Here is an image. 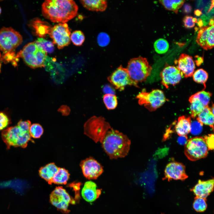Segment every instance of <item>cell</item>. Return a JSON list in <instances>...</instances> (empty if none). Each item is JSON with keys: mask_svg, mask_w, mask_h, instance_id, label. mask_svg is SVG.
Masks as SVG:
<instances>
[{"mask_svg": "<svg viewBox=\"0 0 214 214\" xmlns=\"http://www.w3.org/2000/svg\"><path fill=\"white\" fill-rule=\"evenodd\" d=\"M78 7L72 0H47L42 5V13L54 23H65L76 15Z\"/></svg>", "mask_w": 214, "mask_h": 214, "instance_id": "obj_1", "label": "cell"}, {"mask_svg": "<svg viewBox=\"0 0 214 214\" xmlns=\"http://www.w3.org/2000/svg\"><path fill=\"white\" fill-rule=\"evenodd\" d=\"M101 143L109 158L113 159L127 156L130 149L131 141L126 135L111 128L107 131Z\"/></svg>", "mask_w": 214, "mask_h": 214, "instance_id": "obj_2", "label": "cell"}, {"mask_svg": "<svg viewBox=\"0 0 214 214\" xmlns=\"http://www.w3.org/2000/svg\"><path fill=\"white\" fill-rule=\"evenodd\" d=\"M17 56L18 58L21 57L29 67L35 68L45 67L47 54L34 42L29 43L25 46Z\"/></svg>", "mask_w": 214, "mask_h": 214, "instance_id": "obj_3", "label": "cell"}, {"mask_svg": "<svg viewBox=\"0 0 214 214\" xmlns=\"http://www.w3.org/2000/svg\"><path fill=\"white\" fill-rule=\"evenodd\" d=\"M84 133L95 143H101L107 131L111 128L103 117L93 116L85 123Z\"/></svg>", "mask_w": 214, "mask_h": 214, "instance_id": "obj_4", "label": "cell"}, {"mask_svg": "<svg viewBox=\"0 0 214 214\" xmlns=\"http://www.w3.org/2000/svg\"><path fill=\"white\" fill-rule=\"evenodd\" d=\"M1 137L7 148L11 146L25 148L29 142L32 140L29 132L23 131L18 125L4 130Z\"/></svg>", "mask_w": 214, "mask_h": 214, "instance_id": "obj_5", "label": "cell"}, {"mask_svg": "<svg viewBox=\"0 0 214 214\" xmlns=\"http://www.w3.org/2000/svg\"><path fill=\"white\" fill-rule=\"evenodd\" d=\"M126 69L131 78L137 83L145 81L152 70L147 59L141 56L131 59Z\"/></svg>", "mask_w": 214, "mask_h": 214, "instance_id": "obj_6", "label": "cell"}, {"mask_svg": "<svg viewBox=\"0 0 214 214\" xmlns=\"http://www.w3.org/2000/svg\"><path fill=\"white\" fill-rule=\"evenodd\" d=\"M139 104L143 105L150 111H152L161 106L166 99L163 92L161 90L156 89L147 92L145 89L136 96Z\"/></svg>", "mask_w": 214, "mask_h": 214, "instance_id": "obj_7", "label": "cell"}, {"mask_svg": "<svg viewBox=\"0 0 214 214\" xmlns=\"http://www.w3.org/2000/svg\"><path fill=\"white\" fill-rule=\"evenodd\" d=\"M208 149L204 138L196 137L188 140L185 144L184 153L190 160L195 161L206 157Z\"/></svg>", "mask_w": 214, "mask_h": 214, "instance_id": "obj_8", "label": "cell"}, {"mask_svg": "<svg viewBox=\"0 0 214 214\" xmlns=\"http://www.w3.org/2000/svg\"><path fill=\"white\" fill-rule=\"evenodd\" d=\"M22 36L11 27L0 29V50L6 53L12 51L22 43Z\"/></svg>", "mask_w": 214, "mask_h": 214, "instance_id": "obj_9", "label": "cell"}, {"mask_svg": "<svg viewBox=\"0 0 214 214\" xmlns=\"http://www.w3.org/2000/svg\"><path fill=\"white\" fill-rule=\"evenodd\" d=\"M108 80L115 89L119 91L123 90L128 85L139 87L137 82L130 77L126 68L120 65L109 76Z\"/></svg>", "mask_w": 214, "mask_h": 214, "instance_id": "obj_10", "label": "cell"}, {"mask_svg": "<svg viewBox=\"0 0 214 214\" xmlns=\"http://www.w3.org/2000/svg\"><path fill=\"white\" fill-rule=\"evenodd\" d=\"M70 30L66 23H60L52 27L49 35L53 43L62 49L68 45L70 42Z\"/></svg>", "mask_w": 214, "mask_h": 214, "instance_id": "obj_11", "label": "cell"}, {"mask_svg": "<svg viewBox=\"0 0 214 214\" xmlns=\"http://www.w3.org/2000/svg\"><path fill=\"white\" fill-rule=\"evenodd\" d=\"M50 202L57 209L66 212L72 202L71 198L66 191L62 187H56L50 195Z\"/></svg>", "mask_w": 214, "mask_h": 214, "instance_id": "obj_12", "label": "cell"}, {"mask_svg": "<svg viewBox=\"0 0 214 214\" xmlns=\"http://www.w3.org/2000/svg\"><path fill=\"white\" fill-rule=\"evenodd\" d=\"M80 166L84 175L88 179H96L103 172L102 165L91 157L82 160Z\"/></svg>", "mask_w": 214, "mask_h": 214, "instance_id": "obj_13", "label": "cell"}, {"mask_svg": "<svg viewBox=\"0 0 214 214\" xmlns=\"http://www.w3.org/2000/svg\"><path fill=\"white\" fill-rule=\"evenodd\" d=\"M164 175L163 179L168 181L172 180L184 181L188 177L185 166L181 163L175 161L170 162L167 165Z\"/></svg>", "mask_w": 214, "mask_h": 214, "instance_id": "obj_14", "label": "cell"}, {"mask_svg": "<svg viewBox=\"0 0 214 214\" xmlns=\"http://www.w3.org/2000/svg\"><path fill=\"white\" fill-rule=\"evenodd\" d=\"M214 25L202 27L198 31L196 41L205 50L212 48L214 46Z\"/></svg>", "mask_w": 214, "mask_h": 214, "instance_id": "obj_15", "label": "cell"}, {"mask_svg": "<svg viewBox=\"0 0 214 214\" xmlns=\"http://www.w3.org/2000/svg\"><path fill=\"white\" fill-rule=\"evenodd\" d=\"M160 75L162 84L167 88L169 85L174 86L179 83L182 77L180 71L176 67L171 66L165 67Z\"/></svg>", "mask_w": 214, "mask_h": 214, "instance_id": "obj_16", "label": "cell"}, {"mask_svg": "<svg viewBox=\"0 0 214 214\" xmlns=\"http://www.w3.org/2000/svg\"><path fill=\"white\" fill-rule=\"evenodd\" d=\"M175 63L180 71L182 77L187 78L192 76L195 66L192 57L185 54H181Z\"/></svg>", "mask_w": 214, "mask_h": 214, "instance_id": "obj_17", "label": "cell"}, {"mask_svg": "<svg viewBox=\"0 0 214 214\" xmlns=\"http://www.w3.org/2000/svg\"><path fill=\"white\" fill-rule=\"evenodd\" d=\"M101 193V190L98 189L96 184L91 181L85 182L81 192L82 198L86 202L90 203L96 200Z\"/></svg>", "mask_w": 214, "mask_h": 214, "instance_id": "obj_18", "label": "cell"}, {"mask_svg": "<svg viewBox=\"0 0 214 214\" xmlns=\"http://www.w3.org/2000/svg\"><path fill=\"white\" fill-rule=\"evenodd\" d=\"M214 183L213 179L206 181L199 180L191 191L196 197L206 198L213 191Z\"/></svg>", "mask_w": 214, "mask_h": 214, "instance_id": "obj_19", "label": "cell"}, {"mask_svg": "<svg viewBox=\"0 0 214 214\" xmlns=\"http://www.w3.org/2000/svg\"><path fill=\"white\" fill-rule=\"evenodd\" d=\"M29 24L33 33L38 37L42 38L49 35L52 28L51 25L47 22L38 18L32 20Z\"/></svg>", "mask_w": 214, "mask_h": 214, "instance_id": "obj_20", "label": "cell"}, {"mask_svg": "<svg viewBox=\"0 0 214 214\" xmlns=\"http://www.w3.org/2000/svg\"><path fill=\"white\" fill-rule=\"evenodd\" d=\"M191 119L189 117L182 116L174 122L175 131L180 136H187L190 132Z\"/></svg>", "mask_w": 214, "mask_h": 214, "instance_id": "obj_21", "label": "cell"}, {"mask_svg": "<svg viewBox=\"0 0 214 214\" xmlns=\"http://www.w3.org/2000/svg\"><path fill=\"white\" fill-rule=\"evenodd\" d=\"M59 168L54 163H50L40 168L39 174L42 178L51 184Z\"/></svg>", "mask_w": 214, "mask_h": 214, "instance_id": "obj_22", "label": "cell"}, {"mask_svg": "<svg viewBox=\"0 0 214 214\" xmlns=\"http://www.w3.org/2000/svg\"><path fill=\"white\" fill-rule=\"evenodd\" d=\"M196 117V120L202 125H208L213 129L214 114L208 106L205 107Z\"/></svg>", "mask_w": 214, "mask_h": 214, "instance_id": "obj_23", "label": "cell"}, {"mask_svg": "<svg viewBox=\"0 0 214 214\" xmlns=\"http://www.w3.org/2000/svg\"><path fill=\"white\" fill-rule=\"evenodd\" d=\"M80 2L86 9L96 11H104L107 7L106 0H81Z\"/></svg>", "mask_w": 214, "mask_h": 214, "instance_id": "obj_24", "label": "cell"}, {"mask_svg": "<svg viewBox=\"0 0 214 214\" xmlns=\"http://www.w3.org/2000/svg\"><path fill=\"white\" fill-rule=\"evenodd\" d=\"M190 103V113L191 117L194 118L206 107L197 97L195 94L191 95L189 99Z\"/></svg>", "mask_w": 214, "mask_h": 214, "instance_id": "obj_25", "label": "cell"}, {"mask_svg": "<svg viewBox=\"0 0 214 214\" xmlns=\"http://www.w3.org/2000/svg\"><path fill=\"white\" fill-rule=\"evenodd\" d=\"M69 177L70 174L67 170L64 168H59L53 177L51 183L57 185L65 184L67 182Z\"/></svg>", "mask_w": 214, "mask_h": 214, "instance_id": "obj_26", "label": "cell"}, {"mask_svg": "<svg viewBox=\"0 0 214 214\" xmlns=\"http://www.w3.org/2000/svg\"><path fill=\"white\" fill-rule=\"evenodd\" d=\"M164 7L167 10L172 11L177 13L179 9L184 4L185 0H160L159 1Z\"/></svg>", "mask_w": 214, "mask_h": 214, "instance_id": "obj_27", "label": "cell"}, {"mask_svg": "<svg viewBox=\"0 0 214 214\" xmlns=\"http://www.w3.org/2000/svg\"><path fill=\"white\" fill-rule=\"evenodd\" d=\"M34 42L38 47L46 52L51 53L54 50L53 43L51 41L42 38H39Z\"/></svg>", "mask_w": 214, "mask_h": 214, "instance_id": "obj_28", "label": "cell"}, {"mask_svg": "<svg viewBox=\"0 0 214 214\" xmlns=\"http://www.w3.org/2000/svg\"><path fill=\"white\" fill-rule=\"evenodd\" d=\"M154 48L155 51L160 54L166 53L169 48V44L165 39L160 38L157 40L154 44Z\"/></svg>", "mask_w": 214, "mask_h": 214, "instance_id": "obj_29", "label": "cell"}, {"mask_svg": "<svg viewBox=\"0 0 214 214\" xmlns=\"http://www.w3.org/2000/svg\"><path fill=\"white\" fill-rule=\"evenodd\" d=\"M103 100L108 109H114L117 106V98L115 95L105 94L103 97Z\"/></svg>", "mask_w": 214, "mask_h": 214, "instance_id": "obj_30", "label": "cell"}, {"mask_svg": "<svg viewBox=\"0 0 214 214\" xmlns=\"http://www.w3.org/2000/svg\"><path fill=\"white\" fill-rule=\"evenodd\" d=\"M193 79L196 82L203 84L205 86V83L208 78L207 73L202 69H199L194 72L193 75Z\"/></svg>", "mask_w": 214, "mask_h": 214, "instance_id": "obj_31", "label": "cell"}, {"mask_svg": "<svg viewBox=\"0 0 214 214\" xmlns=\"http://www.w3.org/2000/svg\"><path fill=\"white\" fill-rule=\"evenodd\" d=\"M193 207L196 212H202L204 211L207 207L206 198L195 197Z\"/></svg>", "mask_w": 214, "mask_h": 214, "instance_id": "obj_32", "label": "cell"}, {"mask_svg": "<svg viewBox=\"0 0 214 214\" xmlns=\"http://www.w3.org/2000/svg\"><path fill=\"white\" fill-rule=\"evenodd\" d=\"M70 38L73 44L76 46L81 45L85 40V36L83 33L80 30L73 32Z\"/></svg>", "mask_w": 214, "mask_h": 214, "instance_id": "obj_33", "label": "cell"}, {"mask_svg": "<svg viewBox=\"0 0 214 214\" xmlns=\"http://www.w3.org/2000/svg\"><path fill=\"white\" fill-rule=\"evenodd\" d=\"M43 129L39 124L34 123L31 125L29 132L31 137L37 139L40 137L43 133Z\"/></svg>", "mask_w": 214, "mask_h": 214, "instance_id": "obj_34", "label": "cell"}, {"mask_svg": "<svg viewBox=\"0 0 214 214\" xmlns=\"http://www.w3.org/2000/svg\"><path fill=\"white\" fill-rule=\"evenodd\" d=\"M195 94L205 106H208L212 95L211 93L203 90Z\"/></svg>", "mask_w": 214, "mask_h": 214, "instance_id": "obj_35", "label": "cell"}, {"mask_svg": "<svg viewBox=\"0 0 214 214\" xmlns=\"http://www.w3.org/2000/svg\"><path fill=\"white\" fill-rule=\"evenodd\" d=\"M110 37L109 35L106 33H100L97 37V42L100 46L104 47L107 45L110 42Z\"/></svg>", "mask_w": 214, "mask_h": 214, "instance_id": "obj_36", "label": "cell"}, {"mask_svg": "<svg viewBox=\"0 0 214 214\" xmlns=\"http://www.w3.org/2000/svg\"><path fill=\"white\" fill-rule=\"evenodd\" d=\"M183 21L185 27L186 28H191L195 26V23H197V19L192 16L187 15L183 18Z\"/></svg>", "mask_w": 214, "mask_h": 214, "instance_id": "obj_37", "label": "cell"}, {"mask_svg": "<svg viewBox=\"0 0 214 214\" xmlns=\"http://www.w3.org/2000/svg\"><path fill=\"white\" fill-rule=\"evenodd\" d=\"M202 126L197 120L191 121L190 132L193 134H198L202 131Z\"/></svg>", "mask_w": 214, "mask_h": 214, "instance_id": "obj_38", "label": "cell"}, {"mask_svg": "<svg viewBox=\"0 0 214 214\" xmlns=\"http://www.w3.org/2000/svg\"><path fill=\"white\" fill-rule=\"evenodd\" d=\"M5 54L1 58L3 61L5 62H12L14 65L16 64L17 57L15 56V54L12 51L5 53Z\"/></svg>", "mask_w": 214, "mask_h": 214, "instance_id": "obj_39", "label": "cell"}, {"mask_svg": "<svg viewBox=\"0 0 214 214\" xmlns=\"http://www.w3.org/2000/svg\"><path fill=\"white\" fill-rule=\"evenodd\" d=\"M9 122L7 116L3 112H0V130L6 128L9 124Z\"/></svg>", "mask_w": 214, "mask_h": 214, "instance_id": "obj_40", "label": "cell"}, {"mask_svg": "<svg viewBox=\"0 0 214 214\" xmlns=\"http://www.w3.org/2000/svg\"><path fill=\"white\" fill-rule=\"evenodd\" d=\"M204 138L207 145L208 150H213L214 149L213 134H211L205 136Z\"/></svg>", "mask_w": 214, "mask_h": 214, "instance_id": "obj_41", "label": "cell"}, {"mask_svg": "<svg viewBox=\"0 0 214 214\" xmlns=\"http://www.w3.org/2000/svg\"><path fill=\"white\" fill-rule=\"evenodd\" d=\"M17 125L23 131L29 132L31 122L29 120L23 121L21 120L18 122Z\"/></svg>", "mask_w": 214, "mask_h": 214, "instance_id": "obj_42", "label": "cell"}, {"mask_svg": "<svg viewBox=\"0 0 214 214\" xmlns=\"http://www.w3.org/2000/svg\"><path fill=\"white\" fill-rule=\"evenodd\" d=\"M102 90L105 94H115V92L114 88L109 85L106 84L104 85L103 88Z\"/></svg>", "mask_w": 214, "mask_h": 214, "instance_id": "obj_43", "label": "cell"}, {"mask_svg": "<svg viewBox=\"0 0 214 214\" xmlns=\"http://www.w3.org/2000/svg\"><path fill=\"white\" fill-rule=\"evenodd\" d=\"M59 111L64 115H67L70 113V109L67 106H63L59 108Z\"/></svg>", "mask_w": 214, "mask_h": 214, "instance_id": "obj_44", "label": "cell"}, {"mask_svg": "<svg viewBox=\"0 0 214 214\" xmlns=\"http://www.w3.org/2000/svg\"><path fill=\"white\" fill-rule=\"evenodd\" d=\"M187 139V136H180L178 139V141L180 144H185L188 141Z\"/></svg>", "mask_w": 214, "mask_h": 214, "instance_id": "obj_45", "label": "cell"}, {"mask_svg": "<svg viewBox=\"0 0 214 214\" xmlns=\"http://www.w3.org/2000/svg\"><path fill=\"white\" fill-rule=\"evenodd\" d=\"M184 10L186 13L190 12L191 10V6L188 4H185L184 7Z\"/></svg>", "mask_w": 214, "mask_h": 214, "instance_id": "obj_46", "label": "cell"}, {"mask_svg": "<svg viewBox=\"0 0 214 214\" xmlns=\"http://www.w3.org/2000/svg\"><path fill=\"white\" fill-rule=\"evenodd\" d=\"M196 57L197 58L196 61V64L198 65H200L202 62L203 59L202 57H199L198 56H197Z\"/></svg>", "mask_w": 214, "mask_h": 214, "instance_id": "obj_47", "label": "cell"}, {"mask_svg": "<svg viewBox=\"0 0 214 214\" xmlns=\"http://www.w3.org/2000/svg\"><path fill=\"white\" fill-rule=\"evenodd\" d=\"M195 14L197 16H200L202 14L201 12L199 10H196L195 11Z\"/></svg>", "mask_w": 214, "mask_h": 214, "instance_id": "obj_48", "label": "cell"}, {"mask_svg": "<svg viewBox=\"0 0 214 214\" xmlns=\"http://www.w3.org/2000/svg\"><path fill=\"white\" fill-rule=\"evenodd\" d=\"M209 24L210 26L214 25V20L213 19H211L209 21Z\"/></svg>", "mask_w": 214, "mask_h": 214, "instance_id": "obj_49", "label": "cell"}, {"mask_svg": "<svg viewBox=\"0 0 214 214\" xmlns=\"http://www.w3.org/2000/svg\"><path fill=\"white\" fill-rule=\"evenodd\" d=\"M198 24L199 26H202L203 23L202 20L199 21L198 22Z\"/></svg>", "mask_w": 214, "mask_h": 214, "instance_id": "obj_50", "label": "cell"}, {"mask_svg": "<svg viewBox=\"0 0 214 214\" xmlns=\"http://www.w3.org/2000/svg\"><path fill=\"white\" fill-rule=\"evenodd\" d=\"M1 56V54L0 53V73L1 72V62H0Z\"/></svg>", "mask_w": 214, "mask_h": 214, "instance_id": "obj_51", "label": "cell"}, {"mask_svg": "<svg viewBox=\"0 0 214 214\" xmlns=\"http://www.w3.org/2000/svg\"><path fill=\"white\" fill-rule=\"evenodd\" d=\"M1 7H0V14L1 13Z\"/></svg>", "mask_w": 214, "mask_h": 214, "instance_id": "obj_52", "label": "cell"}]
</instances>
